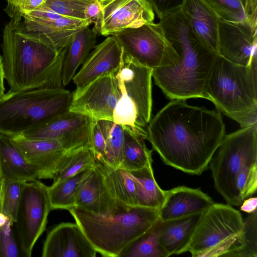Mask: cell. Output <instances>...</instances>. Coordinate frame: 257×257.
<instances>
[{
	"label": "cell",
	"mask_w": 257,
	"mask_h": 257,
	"mask_svg": "<svg viewBox=\"0 0 257 257\" xmlns=\"http://www.w3.org/2000/svg\"><path fill=\"white\" fill-rule=\"evenodd\" d=\"M147 132V140L165 164L200 175L225 135V126L218 111L174 99L151 119Z\"/></svg>",
	"instance_id": "1"
},
{
	"label": "cell",
	"mask_w": 257,
	"mask_h": 257,
	"mask_svg": "<svg viewBox=\"0 0 257 257\" xmlns=\"http://www.w3.org/2000/svg\"><path fill=\"white\" fill-rule=\"evenodd\" d=\"M2 48L9 91L63 87L67 47L58 50L42 34L27 30L22 19L11 18L4 30Z\"/></svg>",
	"instance_id": "2"
},
{
	"label": "cell",
	"mask_w": 257,
	"mask_h": 257,
	"mask_svg": "<svg viewBox=\"0 0 257 257\" xmlns=\"http://www.w3.org/2000/svg\"><path fill=\"white\" fill-rule=\"evenodd\" d=\"M159 23L179 59L175 65L153 69L155 83L171 100L205 99V86L219 55L203 44L180 8Z\"/></svg>",
	"instance_id": "3"
},
{
	"label": "cell",
	"mask_w": 257,
	"mask_h": 257,
	"mask_svg": "<svg viewBox=\"0 0 257 257\" xmlns=\"http://www.w3.org/2000/svg\"><path fill=\"white\" fill-rule=\"evenodd\" d=\"M97 252L119 257L132 241L159 219L156 208L121 206L107 214H97L77 207L68 210Z\"/></svg>",
	"instance_id": "4"
},
{
	"label": "cell",
	"mask_w": 257,
	"mask_h": 257,
	"mask_svg": "<svg viewBox=\"0 0 257 257\" xmlns=\"http://www.w3.org/2000/svg\"><path fill=\"white\" fill-rule=\"evenodd\" d=\"M205 99L241 127L257 123V64L244 66L218 55L209 74Z\"/></svg>",
	"instance_id": "5"
},
{
	"label": "cell",
	"mask_w": 257,
	"mask_h": 257,
	"mask_svg": "<svg viewBox=\"0 0 257 257\" xmlns=\"http://www.w3.org/2000/svg\"><path fill=\"white\" fill-rule=\"evenodd\" d=\"M71 99L63 87L9 91L0 99V135H21L46 123L68 111Z\"/></svg>",
	"instance_id": "6"
},
{
	"label": "cell",
	"mask_w": 257,
	"mask_h": 257,
	"mask_svg": "<svg viewBox=\"0 0 257 257\" xmlns=\"http://www.w3.org/2000/svg\"><path fill=\"white\" fill-rule=\"evenodd\" d=\"M257 164V125L225 135L209 165L217 191L228 204L238 206L236 183L238 175Z\"/></svg>",
	"instance_id": "7"
},
{
	"label": "cell",
	"mask_w": 257,
	"mask_h": 257,
	"mask_svg": "<svg viewBox=\"0 0 257 257\" xmlns=\"http://www.w3.org/2000/svg\"><path fill=\"white\" fill-rule=\"evenodd\" d=\"M243 228L238 210L214 203L202 213L188 251L193 257H231L240 247Z\"/></svg>",
	"instance_id": "8"
},
{
	"label": "cell",
	"mask_w": 257,
	"mask_h": 257,
	"mask_svg": "<svg viewBox=\"0 0 257 257\" xmlns=\"http://www.w3.org/2000/svg\"><path fill=\"white\" fill-rule=\"evenodd\" d=\"M123 53L142 65L154 69L176 65L179 56L165 37L159 23L145 24L111 35Z\"/></svg>",
	"instance_id": "9"
},
{
	"label": "cell",
	"mask_w": 257,
	"mask_h": 257,
	"mask_svg": "<svg viewBox=\"0 0 257 257\" xmlns=\"http://www.w3.org/2000/svg\"><path fill=\"white\" fill-rule=\"evenodd\" d=\"M52 210L48 186L38 180L23 184L14 225L21 252L30 257L34 246L46 229Z\"/></svg>",
	"instance_id": "10"
},
{
	"label": "cell",
	"mask_w": 257,
	"mask_h": 257,
	"mask_svg": "<svg viewBox=\"0 0 257 257\" xmlns=\"http://www.w3.org/2000/svg\"><path fill=\"white\" fill-rule=\"evenodd\" d=\"M115 76L120 97L135 109L138 125L147 131L152 110V69L123 53L120 67Z\"/></svg>",
	"instance_id": "11"
},
{
	"label": "cell",
	"mask_w": 257,
	"mask_h": 257,
	"mask_svg": "<svg viewBox=\"0 0 257 257\" xmlns=\"http://www.w3.org/2000/svg\"><path fill=\"white\" fill-rule=\"evenodd\" d=\"M121 92L115 74L100 76L72 93L69 110L95 120L113 121V112Z\"/></svg>",
	"instance_id": "12"
},
{
	"label": "cell",
	"mask_w": 257,
	"mask_h": 257,
	"mask_svg": "<svg viewBox=\"0 0 257 257\" xmlns=\"http://www.w3.org/2000/svg\"><path fill=\"white\" fill-rule=\"evenodd\" d=\"M93 121L86 115L69 110L21 135L29 138L56 140L67 151L81 146H91Z\"/></svg>",
	"instance_id": "13"
},
{
	"label": "cell",
	"mask_w": 257,
	"mask_h": 257,
	"mask_svg": "<svg viewBox=\"0 0 257 257\" xmlns=\"http://www.w3.org/2000/svg\"><path fill=\"white\" fill-rule=\"evenodd\" d=\"M257 29L247 20L218 23V54L233 63L250 66L257 64Z\"/></svg>",
	"instance_id": "14"
},
{
	"label": "cell",
	"mask_w": 257,
	"mask_h": 257,
	"mask_svg": "<svg viewBox=\"0 0 257 257\" xmlns=\"http://www.w3.org/2000/svg\"><path fill=\"white\" fill-rule=\"evenodd\" d=\"M22 18L27 30L42 34L58 50L66 48L78 31L91 24L61 16L43 5L23 14Z\"/></svg>",
	"instance_id": "15"
},
{
	"label": "cell",
	"mask_w": 257,
	"mask_h": 257,
	"mask_svg": "<svg viewBox=\"0 0 257 257\" xmlns=\"http://www.w3.org/2000/svg\"><path fill=\"white\" fill-rule=\"evenodd\" d=\"M101 3L103 19L99 33L101 35H111L154 21L155 13L147 0H109Z\"/></svg>",
	"instance_id": "16"
},
{
	"label": "cell",
	"mask_w": 257,
	"mask_h": 257,
	"mask_svg": "<svg viewBox=\"0 0 257 257\" xmlns=\"http://www.w3.org/2000/svg\"><path fill=\"white\" fill-rule=\"evenodd\" d=\"M97 251L77 223L62 222L48 233L43 257H94Z\"/></svg>",
	"instance_id": "17"
},
{
	"label": "cell",
	"mask_w": 257,
	"mask_h": 257,
	"mask_svg": "<svg viewBox=\"0 0 257 257\" xmlns=\"http://www.w3.org/2000/svg\"><path fill=\"white\" fill-rule=\"evenodd\" d=\"M10 138L26 161L38 171L40 179L53 178L66 152L58 141L29 138L22 135Z\"/></svg>",
	"instance_id": "18"
},
{
	"label": "cell",
	"mask_w": 257,
	"mask_h": 257,
	"mask_svg": "<svg viewBox=\"0 0 257 257\" xmlns=\"http://www.w3.org/2000/svg\"><path fill=\"white\" fill-rule=\"evenodd\" d=\"M123 58V51L115 37H108L95 46L72 80L76 88L84 87L97 77L115 74Z\"/></svg>",
	"instance_id": "19"
},
{
	"label": "cell",
	"mask_w": 257,
	"mask_h": 257,
	"mask_svg": "<svg viewBox=\"0 0 257 257\" xmlns=\"http://www.w3.org/2000/svg\"><path fill=\"white\" fill-rule=\"evenodd\" d=\"M213 203L209 196L198 189L177 187L165 191L159 219L165 221L202 213Z\"/></svg>",
	"instance_id": "20"
},
{
	"label": "cell",
	"mask_w": 257,
	"mask_h": 257,
	"mask_svg": "<svg viewBox=\"0 0 257 257\" xmlns=\"http://www.w3.org/2000/svg\"><path fill=\"white\" fill-rule=\"evenodd\" d=\"M109 194L103 177L96 166L80 183L75 196V206L97 214L113 212L120 206Z\"/></svg>",
	"instance_id": "21"
},
{
	"label": "cell",
	"mask_w": 257,
	"mask_h": 257,
	"mask_svg": "<svg viewBox=\"0 0 257 257\" xmlns=\"http://www.w3.org/2000/svg\"><path fill=\"white\" fill-rule=\"evenodd\" d=\"M180 9L203 44L218 54L220 18L217 14L203 0H185Z\"/></svg>",
	"instance_id": "22"
},
{
	"label": "cell",
	"mask_w": 257,
	"mask_h": 257,
	"mask_svg": "<svg viewBox=\"0 0 257 257\" xmlns=\"http://www.w3.org/2000/svg\"><path fill=\"white\" fill-rule=\"evenodd\" d=\"M202 214L165 221L159 219V242L167 257L188 251Z\"/></svg>",
	"instance_id": "23"
},
{
	"label": "cell",
	"mask_w": 257,
	"mask_h": 257,
	"mask_svg": "<svg viewBox=\"0 0 257 257\" xmlns=\"http://www.w3.org/2000/svg\"><path fill=\"white\" fill-rule=\"evenodd\" d=\"M0 178L24 182L40 179L38 171L24 157L9 137L0 135Z\"/></svg>",
	"instance_id": "24"
},
{
	"label": "cell",
	"mask_w": 257,
	"mask_h": 257,
	"mask_svg": "<svg viewBox=\"0 0 257 257\" xmlns=\"http://www.w3.org/2000/svg\"><path fill=\"white\" fill-rule=\"evenodd\" d=\"M96 166L102 174L111 198L119 204L138 206L136 183L130 173L120 168H112L96 161Z\"/></svg>",
	"instance_id": "25"
},
{
	"label": "cell",
	"mask_w": 257,
	"mask_h": 257,
	"mask_svg": "<svg viewBox=\"0 0 257 257\" xmlns=\"http://www.w3.org/2000/svg\"><path fill=\"white\" fill-rule=\"evenodd\" d=\"M97 34L88 26L78 31L72 38L64 59L62 81L66 86L72 80L78 67L82 65L95 46Z\"/></svg>",
	"instance_id": "26"
},
{
	"label": "cell",
	"mask_w": 257,
	"mask_h": 257,
	"mask_svg": "<svg viewBox=\"0 0 257 257\" xmlns=\"http://www.w3.org/2000/svg\"><path fill=\"white\" fill-rule=\"evenodd\" d=\"M128 172L136 183L138 206L160 210L165 200V191L155 179L152 164Z\"/></svg>",
	"instance_id": "27"
},
{
	"label": "cell",
	"mask_w": 257,
	"mask_h": 257,
	"mask_svg": "<svg viewBox=\"0 0 257 257\" xmlns=\"http://www.w3.org/2000/svg\"><path fill=\"white\" fill-rule=\"evenodd\" d=\"M96 160L91 146H84L66 151L63 155L52 179L53 182L93 168Z\"/></svg>",
	"instance_id": "28"
},
{
	"label": "cell",
	"mask_w": 257,
	"mask_h": 257,
	"mask_svg": "<svg viewBox=\"0 0 257 257\" xmlns=\"http://www.w3.org/2000/svg\"><path fill=\"white\" fill-rule=\"evenodd\" d=\"M123 133V157L119 168L132 171L152 164V150L147 148L145 139L126 127Z\"/></svg>",
	"instance_id": "29"
},
{
	"label": "cell",
	"mask_w": 257,
	"mask_h": 257,
	"mask_svg": "<svg viewBox=\"0 0 257 257\" xmlns=\"http://www.w3.org/2000/svg\"><path fill=\"white\" fill-rule=\"evenodd\" d=\"M91 169L83 171L72 177L53 182L51 186L48 187L52 210L60 209L68 210L75 206L78 187Z\"/></svg>",
	"instance_id": "30"
},
{
	"label": "cell",
	"mask_w": 257,
	"mask_h": 257,
	"mask_svg": "<svg viewBox=\"0 0 257 257\" xmlns=\"http://www.w3.org/2000/svg\"><path fill=\"white\" fill-rule=\"evenodd\" d=\"M96 121L105 141L106 159L104 164L112 168H118L123 157V127L111 120Z\"/></svg>",
	"instance_id": "31"
},
{
	"label": "cell",
	"mask_w": 257,
	"mask_h": 257,
	"mask_svg": "<svg viewBox=\"0 0 257 257\" xmlns=\"http://www.w3.org/2000/svg\"><path fill=\"white\" fill-rule=\"evenodd\" d=\"M159 219L148 230L129 244L119 257H167L159 242Z\"/></svg>",
	"instance_id": "32"
},
{
	"label": "cell",
	"mask_w": 257,
	"mask_h": 257,
	"mask_svg": "<svg viewBox=\"0 0 257 257\" xmlns=\"http://www.w3.org/2000/svg\"><path fill=\"white\" fill-rule=\"evenodd\" d=\"M243 221L240 247L231 257H257V211L249 214Z\"/></svg>",
	"instance_id": "33"
},
{
	"label": "cell",
	"mask_w": 257,
	"mask_h": 257,
	"mask_svg": "<svg viewBox=\"0 0 257 257\" xmlns=\"http://www.w3.org/2000/svg\"><path fill=\"white\" fill-rule=\"evenodd\" d=\"M95 0H45L43 6L61 16L86 21L85 12Z\"/></svg>",
	"instance_id": "34"
},
{
	"label": "cell",
	"mask_w": 257,
	"mask_h": 257,
	"mask_svg": "<svg viewBox=\"0 0 257 257\" xmlns=\"http://www.w3.org/2000/svg\"><path fill=\"white\" fill-rule=\"evenodd\" d=\"M222 20L231 22L246 20L243 0H203Z\"/></svg>",
	"instance_id": "35"
},
{
	"label": "cell",
	"mask_w": 257,
	"mask_h": 257,
	"mask_svg": "<svg viewBox=\"0 0 257 257\" xmlns=\"http://www.w3.org/2000/svg\"><path fill=\"white\" fill-rule=\"evenodd\" d=\"M24 183L17 180L4 181L3 212L13 224L15 222Z\"/></svg>",
	"instance_id": "36"
},
{
	"label": "cell",
	"mask_w": 257,
	"mask_h": 257,
	"mask_svg": "<svg viewBox=\"0 0 257 257\" xmlns=\"http://www.w3.org/2000/svg\"><path fill=\"white\" fill-rule=\"evenodd\" d=\"M13 225L8 220L0 227V257H18L20 255L21 251L13 231Z\"/></svg>",
	"instance_id": "37"
},
{
	"label": "cell",
	"mask_w": 257,
	"mask_h": 257,
	"mask_svg": "<svg viewBox=\"0 0 257 257\" xmlns=\"http://www.w3.org/2000/svg\"><path fill=\"white\" fill-rule=\"evenodd\" d=\"M45 0H13L7 3L5 12L11 18L22 19V15L43 5Z\"/></svg>",
	"instance_id": "38"
},
{
	"label": "cell",
	"mask_w": 257,
	"mask_h": 257,
	"mask_svg": "<svg viewBox=\"0 0 257 257\" xmlns=\"http://www.w3.org/2000/svg\"><path fill=\"white\" fill-rule=\"evenodd\" d=\"M90 145L97 161L105 163L106 144L102 133L97 121L93 120L90 135Z\"/></svg>",
	"instance_id": "39"
},
{
	"label": "cell",
	"mask_w": 257,
	"mask_h": 257,
	"mask_svg": "<svg viewBox=\"0 0 257 257\" xmlns=\"http://www.w3.org/2000/svg\"><path fill=\"white\" fill-rule=\"evenodd\" d=\"M160 19L179 9L185 0H147Z\"/></svg>",
	"instance_id": "40"
},
{
	"label": "cell",
	"mask_w": 257,
	"mask_h": 257,
	"mask_svg": "<svg viewBox=\"0 0 257 257\" xmlns=\"http://www.w3.org/2000/svg\"><path fill=\"white\" fill-rule=\"evenodd\" d=\"M86 21L94 26L92 30L97 34L99 33L102 24V7L101 3L98 0H95L87 8L85 12Z\"/></svg>",
	"instance_id": "41"
},
{
	"label": "cell",
	"mask_w": 257,
	"mask_h": 257,
	"mask_svg": "<svg viewBox=\"0 0 257 257\" xmlns=\"http://www.w3.org/2000/svg\"><path fill=\"white\" fill-rule=\"evenodd\" d=\"M244 8L246 20L254 28L257 24V0H244Z\"/></svg>",
	"instance_id": "42"
},
{
	"label": "cell",
	"mask_w": 257,
	"mask_h": 257,
	"mask_svg": "<svg viewBox=\"0 0 257 257\" xmlns=\"http://www.w3.org/2000/svg\"><path fill=\"white\" fill-rule=\"evenodd\" d=\"M241 204V210L249 214L252 213L256 211L257 198L254 197L245 199Z\"/></svg>",
	"instance_id": "43"
},
{
	"label": "cell",
	"mask_w": 257,
	"mask_h": 257,
	"mask_svg": "<svg viewBox=\"0 0 257 257\" xmlns=\"http://www.w3.org/2000/svg\"><path fill=\"white\" fill-rule=\"evenodd\" d=\"M5 72L3 62L2 56L0 55V99L5 94L4 86Z\"/></svg>",
	"instance_id": "44"
},
{
	"label": "cell",
	"mask_w": 257,
	"mask_h": 257,
	"mask_svg": "<svg viewBox=\"0 0 257 257\" xmlns=\"http://www.w3.org/2000/svg\"><path fill=\"white\" fill-rule=\"evenodd\" d=\"M4 183V180L0 178V213L3 212Z\"/></svg>",
	"instance_id": "45"
},
{
	"label": "cell",
	"mask_w": 257,
	"mask_h": 257,
	"mask_svg": "<svg viewBox=\"0 0 257 257\" xmlns=\"http://www.w3.org/2000/svg\"><path fill=\"white\" fill-rule=\"evenodd\" d=\"M8 220L9 219L4 213H0V227L4 225Z\"/></svg>",
	"instance_id": "46"
},
{
	"label": "cell",
	"mask_w": 257,
	"mask_h": 257,
	"mask_svg": "<svg viewBox=\"0 0 257 257\" xmlns=\"http://www.w3.org/2000/svg\"><path fill=\"white\" fill-rule=\"evenodd\" d=\"M100 2H105V1H109V0H98Z\"/></svg>",
	"instance_id": "47"
},
{
	"label": "cell",
	"mask_w": 257,
	"mask_h": 257,
	"mask_svg": "<svg viewBox=\"0 0 257 257\" xmlns=\"http://www.w3.org/2000/svg\"><path fill=\"white\" fill-rule=\"evenodd\" d=\"M13 0H7V3H11V2H12Z\"/></svg>",
	"instance_id": "48"
}]
</instances>
